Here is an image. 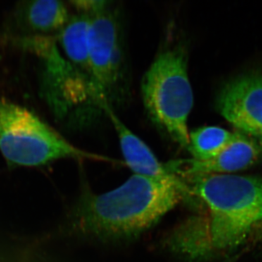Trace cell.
Segmentation results:
<instances>
[{"label":"cell","mask_w":262,"mask_h":262,"mask_svg":"<svg viewBox=\"0 0 262 262\" xmlns=\"http://www.w3.org/2000/svg\"><path fill=\"white\" fill-rule=\"evenodd\" d=\"M196 213L165 239L188 262L206 261L245 244L262 225V176L206 174L182 177Z\"/></svg>","instance_id":"6da1fadb"},{"label":"cell","mask_w":262,"mask_h":262,"mask_svg":"<svg viewBox=\"0 0 262 262\" xmlns=\"http://www.w3.org/2000/svg\"><path fill=\"white\" fill-rule=\"evenodd\" d=\"M189 198L184 180L134 174L120 187L103 194L84 188L72 212V227L77 233L103 241L130 238Z\"/></svg>","instance_id":"7a4b0ae2"},{"label":"cell","mask_w":262,"mask_h":262,"mask_svg":"<svg viewBox=\"0 0 262 262\" xmlns=\"http://www.w3.org/2000/svg\"><path fill=\"white\" fill-rule=\"evenodd\" d=\"M15 41L39 58L41 94L58 121L80 127L94 114L102 113L91 64L71 61L54 35L15 37Z\"/></svg>","instance_id":"3957f363"},{"label":"cell","mask_w":262,"mask_h":262,"mask_svg":"<svg viewBox=\"0 0 262 262\" xmlns=\"http://www.w3.org/2000/svg\"><path fill=\"white\" fill-rule=\"evenodd\" d=\"M185 42L168 41L158 52L141 80L144 107L155 126L187 149L188 120L194 105Z\"/></svg>","instance_id":"277c9868"},{"label":"cell","mask_w":262,"mask_h":262,"mask_svg":"<svg viewBox=\"0 0 262 262\" xmlns=\"http://www.w3.org/2000/svg\"><path fill=\"white\" fill-rule=\"evenodd\" d=\"M0 153L11 167H39L62 159L112 162L71 144L24 106L0 95Z\"/></svg>","instance_id":"5b68a950"},{"label":"cell","mask_w":262,"mask_h":262,"mask_svg":"<svg viewBox=\"0 0 262 262\" xmlns=\"http://www.w3.org/2000/svg\"><path fill=\"white\" fill-rule=\"evenodd\" d=\"M111 4L91 17L89 31L90 63L102 111L105 106L114 108L126 94L121 29Z\"/></svg>","instance_id":"8992f818"},{"label":"cell","mask_w":262,"mask_h":262,"mask_svg":"<svg viewBox=\"0 0 262 262\" xmlns=\"http://www.w3.org/2000/svg\"><path fill=\"white\" fill-rule=\"evenodd\" d=\"M215 108L236 128L262 143V72L225 82L215 98Z\"/></svg>","instance_id":"52a82bcc"},{"label":"cell","mask_w":262,"mask_h":262,"mask_svg":"<svg viewBox=\"0 0 262 262\" xmlns=\"http://www.w3.org/2000/svg\"><path fill=\"white\" fill-rule=\"evenodd\" d=\"M262 156V143L234 132L232 141L211 160H173L172 167L180 177L206 174H231L251 167Z\"/></svg>","instance_id":"ba28073f"},{"label":"cell","mask_w":262,"mask_h":262,"mask_svg":"<svg viewBox=\"0 0 262 262\" xmlns=\"http://www.w3.org/2000/svg\"><path fill=\"white\" fill-rule=\"evenodd\" d=\"M103 112L113 124L125 163L134 174L172 182H182L183 179L173 171L170 162L161 163L149 146L120 120L113 108L104 106Z\"/></svg>","instance_id":"9c48e42d"},{"label":"cell","mask_w":262,"mask_h":262,"mask_svg":"<svg viewBox=\"0 0 262 262\" xmlns=\"http://www.w3.org/2000/svg\"><path fill=\"white\" fill-rule=\"evenodd\" d=\"M71 17L64 3L57 0L19 2L12 15L17 37L52 36L67 25Z\"/></svg>","instance_id":"30bf717a"},{"label":"cell","mask_w":262,"mask_h":262,"mask_svg":"<svg viewBox=\"0 0 262 262\" xmlns=\"http://www.w3.org/2000/svg\"><path fill=\"white\" fill-rule=\"evenodd\" d=\"M234 133L217 126H203L189 131L187 151L192 159L204 161L220 154L232 141Z\"/></svg>","instance_id":"8fae6325"},{"label":"cell","mask_w":262,"mask_h":262,"mask_svg":"<svg viewBox=\"0 0 262 262\" xmlns=\"http://www.w3.org/2000/svg\"><path fill=\"white\" fill-rule=\"evenodd\" d=\"M111 2L102 0H82V1H72L71 4L79 12V14L94 16L100 11L106 8L111 4Z\"/></svg>","instance_id":"7c38bea8"}]
</instances>
